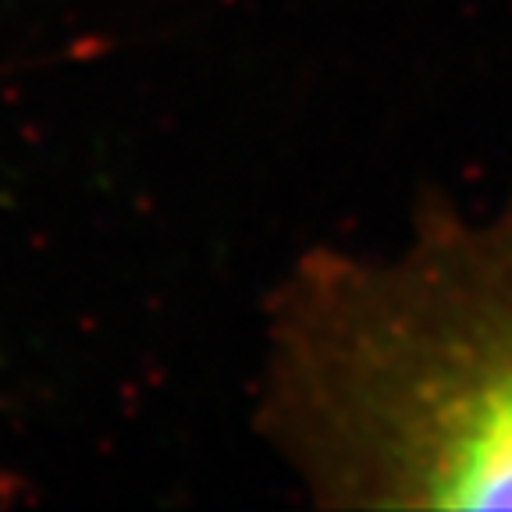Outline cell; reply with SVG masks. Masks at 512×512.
<instances>
[{"mask_svg": "<svg viewBox=\"0 0 512 512\" xmlns=\"http://www.w3.org/2000/svg\"><path fill=\"white\" fill-rule=\"evenodd\" d=\"M256 427L320 509H512V192L299 256L267 303Z\"/></svg>", "mask_w": 512, "mask_h": 512, "instance_id": "6da1fadb", "label": "cell"}, {"mask_svg": "<svg viewBox=\"0 0 512 512\" xmlns=\"http://www.w3.org/2000/svg\"><path fill=\"white\" fill-rule=\"evenodd\" d=\"M4 480H8V477H4V473H0V488H4Z\"/></svg>", "mask_w": 512, "mask_h": 512, "instance_id": "7a4b0ae2", "label": "cell"}]
</instances>
